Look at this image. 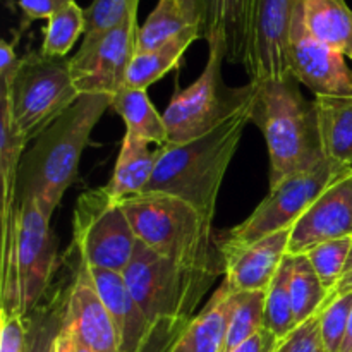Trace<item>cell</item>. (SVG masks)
<instances>
[{
    "mask_svg": "<svg viewBox=\"0 0 352 352\" xmlns=\"http://www.w3.org/2000/svg\"><path fill=\"white\" fill-rule=\"evenodd\" d=\"M205 26V0H158L138 34V52L160 47L191 28Z\"/></svg>",
    "mask_w": 352,
    "mask_h": 352,
    "instance_id": "20",
    "label": "cell"
},
{
    "mask_svg": "<svg viewBox=\"0 0 352 352\" xmlns=\"http://www.w3.org/2000/svg\"><path fill=\"white\" fill-rule=\"evenodd\" d=\"M138 7L140 0H93L85 9L82 40H93L127 23L138 16Z\"/></svg>",
    "mask_w": 352,
    "mask_h": 352,
    "instance_id": "30",
    "label": "cell"
},
{
    "mask_svg": "<svg viewBox=\"0 0 352 352\" xmlns=\"http://www.w3.org/2000/svg\"><path fill=\"white\" fill-rule=\"evenodd\" d=\"M254 0H205L203 38L223 52L230 64L246 62L248 34Z\"/></svg>",
    "mask_w": 352,
    "mask_h": 352,
    "instance_id": "17",
    "label": "cell"
},
{
    "mask_svg": "<svg viewBox=\"0 0 352 352\" xmlns=\"http://www.w3.org/2000/svg\"><path fill=\"white\" fill-rule=\"evenodd\" d=\"M291 278L292 254H287L268 287L265 302V329L270 330L277 339H284L298 327L292 309Z\"/></svg>",
    "mask_w": 352,
    "mask_h": 352,
    "instance_id": "27",
    "label": "cell"
},
{
    "mask_svg": "<svg viewBox=\"0 0 352 352\" xmlns=\"http://www.w3.org/2000/svg\"><path fill=\"white\" fill-rule=\"evenodd\" d=\"M253 82V81H251ZM251 122L263 133L270 157V188L311 170L327 160L318 129L315 100L302 96L292 76L254 82Z\"/></svg>",
    "mask_w": 352,
    "mask_h": 352,
    "instance_id": "3",
    "label": "cell"
},
{
    "mask_svg": "<svg viewBox=\"0 0 352 352\" xmlns=\"http://www.w3.org/2000/svg\"><path fill=\"white\" fill-rule=\"evenodd\" d=\"M289 76L318 96H352V69L346 57L306 31L298 2L289 34Z\"/></svg>",
    "mask_w": 352,
    "mask_h": 352,
    "instance_id": "13",
    "label": "cell"
},
{
    "mask_svg": "<svg viewBox=\"0 0 352 352\" xmlns=\"http://www.w3.org/2000/svg\"><path fill=\"white\" fill-rule=\"evenodd\" d=\"M275 352H327L320 330V316H313L296 327L284 339H278Z\"/></svg>",
    "mask_w": 352,
    "mask_h": 352,
    "instance_id": "33",
    "label": "cell"
},
{
    "mask_svg": "<svg viewBox=\"0 0 352 352\" xmlns=\"http://www.w3.org/2000/svg\"><path fill=\"white\" fill-rule=\"evenodd\" d=\"M52 352H93L91 349L85 346V344L79 342L74 336H72L71 330L62 323L60 330H58L57 337L54 340V346H52Z\"/></svg>",
    "mask_w": 352,
    "mask_h": 352,
    "instance_id": "38",
    "label": "cell"
},
{
    "mask_svg": "<svg viewBox=\"0 0 352 352\" xmlns=\"http://www.w3.org/2000/svg\"><path fill=\"white\" fill-rule=\"evenodd\" d=\"M110 109L116 110L126 122V131L146 143L158 146L167 144V127L164 116L158 113L146 89H134L124 86L120 91L110 96Z\"/></svg>",
    "mask_w": 352,
    "mask_h": 352,
    "instance_id": "24",
    "label": "cell"
},
{
    "mask_svg": "<svg viewBox=\"0 0 352 352\" xmlns=\"http://www.w3.org/2000/svg\"><path fill=\"white\" fill-rule=\"evenodd\" d=\"M351 168L327 158L311 170L291 175L275 188H270V192L244 222L219 236V244L246 246L270 234L292 229L315 199Z\"/></svg>",
    "mask_w": 352,
    "mask_h": 352,
    "instance_id": "10",
    "label": "cell"
},
{
    "mask_svg": "<svg viewBox=\"0 0 352 352\" xmlns=\"http://www.w3.org/2000/svg\"><path fill=\"white\" fill-rule=\"evenodd\" d=\"M71 278L52 285L40 305L26 318V352H52V346L64 323Z\"/></svg>",
    "mask_w": 352,
    "mask_h": 352,
    "instance_id": "25",
    "label": "cell"
},
{
    "mask_svg": "<svg viewBox=\"0 0 352 352\" xmlns=\"http://www.w3.org/2000/svg\"><path fill=\"white\" fill-rule=\"evenodd\" d=\"M351 292H352V246H351V251H349V256H347L346 267H344L342 277H340L337 287L333 289V291L329 294V298H327V301H325V305H323L322 311L327 308V306L330 305V302L336 301L337 298H340V296L351 294ZM322 311H320V313H322ZM320 313H318V315H320Z\"/></svg>",
    "mask_w": 352,
    "mask_h": 352,
    "instance_id": "39",
    "label": "cell"
},
{
    "mask_svg": "<svg viewBox=\"0 0 352 352\" xmlns=\"http://www.w3.org/2000/svg\"><path fill=\"white\" fill-rule=\"evenodd\" d=\"M301 17L313 38L352 58V10L346 0H301Z\"/></svg>",
    "mask_w": 352,
    "mask_h": 352,
    "instance_id": "21",
    "label": "cell"
},
{
    "mask_svg": "<svg viewBox=\"0 0 352 352\" xmlns=\"http://www.w3.org/2000/svg\"><path fill=\"white\" fill-rule=\"evenodd\" d=\"M340 352H352V309H351V318H349V329H347L346 340H344L342 351Z\"/></svg>",
    "mask_w": 352,
    "mask_h": 352,
    "instance_id": "40",
    "label": "cell"
},
{
    "mask_svg": "<svg viewBox=\"0 0 352 352\" xmlns=\"http://www.w3.org/2000/svg\"><path fill=\"white\" fill-rule=\"evenodd\" d=\"M251 107L253 102L189 143L162 144L157 167L144 192L175 196L213 220L226 172L251 122Z\"/></svg>",
    "mask_w": 352,
    "mask_h": 352,
    "instance_id": "2",
    "label": "cell"
},
{
    "mask_svg": "<svg viewBox=\"0 0 352 352\" xmlns=\"http://www.w3.org/2000/svg\"><path fill=\"white\" fill-rule=\"evenodd\" d=\"M291 229L270 234L246 246H220L226 282L234 292L268 291L282 261L289 254Z\"/></svg>",
    "mask_w": 352,
    "mask_h": 352,
    "instance_id": "16",
    "label": "cell"
},
{
    "mask_svg": "<svg viewBox=\"0 0 352 352\" xmlns=\"http://www.w3.org/2000/svg\"><path fill=\"white\" fill-rule=\"evenodd\" d=\"M0 352H26V318L0 311Z\"/></svg>",
    "mask_w": 352,
    "mask_h": 352,
    "instance_id": "34",
    "label": "cell"
},
{
    "mask_svg": "<svg viewBox=\"0 0 352 352\" xmlns=\"http://www.w3.org/2000/svg\"><path fill=\"white\" fill-rule=\"evenodd\" d=\"M110 109L109 95H81L24 151L17 175V201L31 198L47 217L78 177L79 160L89 136Z\"/></svg>",
    "mask_w": 352,
    "mask_h": 352,
    "instance_id": "1",
    "label": "cell"
},
{
    "mask_svg": "<svg viewBox=\"0 0 352 352\" xmlns=\"http://www.w3.org/2000/svg\"><path fill=\"white\" fill-rule=\"evenodd\" d=\"M351 246L352 237H342V239H333L318 244L313 250H309L308 253H305L311 267L315 268L320 282L325 287L327 294H330L339 284L344 267H346L347 256H349Z\"/></svg>",
    "mask_w": 352,
    "mask_h": 352,
    "instance_id": "31",
    "label": "cell"
},
{
    "mask_svg": "<svg viewBox=\"0 0 352 352\" xmlns=\"http://www.w3.org/2000/svg\"><path fill=\"white\" fill-rule=\"evenodd\" d=\"M138 241L181 267L219 275L226 272L212 222L170 195L144 192L120 201Z\"/></svg>",
    "mask_w": 352,
    "mask_h": 352,
    "instance_id": "4",
    "label": "cell"
},
{
    "mask_svg": "<svg viewBox=\"0 0 352 352\" xmlns=\"http://www.w3.org/2000/svg\"><path fill=\"white\" fill-rule=\"evenodd\" d=\"M158 157H160V146L151 150L150 143L126 131L112 179L105 189L119 201L143 195L157 167Z\"/></svg>",
    "mask_w": 352,
    "mask_h": 352,
    "instance_id": "19",
    "label": "cell"
},
{
    "mask_svg": "<svg viewBox=\"0 0 352 352\" xmlns=\"http://www.w3.org/2000/svg\"><path fill=\"white\" fill-rule=\"evenodd\" d=\"M64 325L93 352H120L116 323L89 277L88 267L78 258L72 265Z\"/></svg>",
    "mask_w": 352,
    "mask_h": 352,
    "instance_id": "15",
    "label": "cell"
},
{
    "mask_svg": "<svg viewBox=\"0 0 352 352\" xmlns=\"http://www.w3.org/2000/svg\"><path fill=\"white\" fill-rule=\"evenodd\" d=\"M69 71V58L41 52L23 55L7 85L0 86V105L26 143L36 140L79 98Z\"/></svg>",
    "mask_w": 352,
    "mask_h": 352,
    "instance_id": "7",
    "label": "cell"
},
{
    "mask_svg": "<svg viewBox=\"0 0 352 352\" xmlns=\"http://www.w3.org/2000/svg\"><path fill=\"white\" fill-rule=\"evenodd\" d=\"M299 0H254L246 47V67L253 82L289 78V34Z\"/></svg>",
    "mask_w": 352,
    "mask_h": 352,
    "instance_id": "12",
    "label": "cell"
},
{
    "mask_svg": "<svg viewBox=\"0 0 352 352\" xmlns=\"http://www.w3.org/2000/svg\"><path fill=\"white\" fill-rule=\"evenodd\" d=\"M223 60L226 55L222 50L208 47V60L201 76L189 88H175L164 112L167 143H189L215 129L253 102L256 85L250 81L239 88L227 86L222 76Z\"/></svg>",
    "mask_w": 352,
    "mask_h": 352,
    "instance_id": "8",
    "label": "cell"
},
{
    "mask_svg": "<svg viewBox=\"0 0 352 352\" xmlns=\"http://www.w3.org/2000/svg\"><path fill=\"white\" fill-rule=\"evenodd\" d=\"M342 237H352V168L333 181L292 226L289 254H305Z\"/></svg>",
    "mask_w": 352,
    "mask_h": 352,
    "instance_id": "14",
    "label": "cell"
},
{
    "mask_svg": "<svg viewBox=\"0 0 352 352\" xmlns=\"http://www.w3.org/2000/svg\"><path fill=\"white\" fill-rule=\"evenodd\" d=\"M278 339L267 329H261L256 336L244 340L232 352H275Z\"/></svg>",
    "mask_w": 352,
    "mask_h": 352,
    "instance_id": "36",
    "label": "cell"
},
{
    "mask_svg": "<svg viewBox=\"0 0 352 352\" xmlns=\"http://www.w3.org/2000/svg\"><path fill=\"white\" fill-rule=\"evenodd\" d=\"M352 309V292L340 296L320 313V330L327 352L342 351Z\"/></svg>",
    "mask_w": 352,
    "mask_h": 352,
    "instance_id": "32",
    "label": "cell"
},
{
    "mask_svg": "<svg viewBox=\"0 0 352 352\" xmlns=\"http://www.w3.org/2000/svg\"><path fill=\"white\" fill-rule=\"evenodd\" d=\"M122 275L151 325L175 337L195 318L196 308L219 278L165 260L141 243Z\"/></svg>",
    "mask_w": 352,
    "mask_h": 352,
    "instance_id": "6",
    "label": "cell"
},
{
    "mask_svg": "<svg viewBox=\"0 0 352 352\" xmlns=\"http://www.w3.org/2000/svg\"><path fill=\"white\" fill-rule=\"evenodd\" d=\"M351 60H352V58H351Z\"/></svg>",
    "mask_w": 352,
    "mask_h": 352,
    "instance_id": "41",
    "label": "cell"
},
{
    "mask_svg": "<svg viewBox=\"0 0 352 352\" xmlns=\"http://www.w3.org/2000/svg\"><path fill=\"white\" fill-rule=\"evenodd\" d=\"M315 107L325 157L352 167V96H318Z\"/></svg>",
    "mask_w": 352,
    "mask_h": 352,
    "instance_id": "23",
    "label": "cell"
},
{
    "mask_svg": "<svg viewBox=\"0 0 352 352\" xmlns=\"http://www.w3.org/2000/svg\"><path fill=\"white\" fill-rule=\"evenodd\" d=\"M265 302L267 291L237 292L227 330L226 352H232L239 344L265 329Z\"/></svg>",
    "mask_w": 352,
    "mask_h": 352,
    "instance_id": "29",
    "label": "cell"
},
{
    "mask_svg": "<svg viewBox=\"0 0 352 352\" xmlns=\"http://www.w3.org/2000/svg\"><path fill=\"white\" fill-rule=\"evenodd\" d=\"M31 198L16 201L12 222L0 236V311L28 318L54 285L57 243Z\"/></svg>",
    "mask_w": 352,
    "mask_h": 352,
    "instance_id": "5",
    "label": "cell"
},
{
    "mask_svg": "<svg viewBox=\"0 0 352 352\" xmlns=\"http://www.w3.org/2000/svg\"><path fill=\"white\" fill-rule=\"evenodd\" d=\"M236 294L222 282L205 308L186 325L170 352H226L227 330Z\"/></svg>",
    "mask_w": 352,
    "mask_h": 352,
    "instance_id": "18",
    "label": "cell"
},
{
    "mask_svg": "<svg viewBox=\"0 0 352 352\" xmlns=\"http://www.w3.org/2000/svg\"><path fill=\"white\" fill-rule=\"evenodd\" d=\"M138 16L116 30L82 40L78 54L69 58V71L79 95L113 96L126 86L127 71L138 52Z\"/></svg>",
    "mask_w": 352,
    "mask_h": 352,
    "instance_id": "11",
    "label": "cell"
},
{
    "mask_svg": "<svg viewBox=\"0 0 352 352\" xmlns=\"http://www.w3.org/2000/svg\"><path fill=\"white\" fill-rule=\"evenodd\" d=\"M85 9L74 0L62 7L47 19L43 34L41 54L54 58H67V54L74 47L81 34H85Z\"/></svg>",
    "mask_w": 352,
    "mask_h": 352,
    "instance_id": "28",
    "label": "cell"
},
{
    "mask_svg": "<svg viewBox=\"0 0 352 352\" xmlns=\"http://www.w3.org/2000/svg\"><path fill=\"white\" fill-rule=\"evenodd\" d=\"M327 296L329 294L320 282L315 268L309 263L308 256L306 254L292 256L291 298L296 325H301L318 315L325 305Z\"/></svg>",
    "mask_w": 352,
    "mask_h": 352,
    "instance_id": "26",
    "label": "cell"
},
{
    "mask_svg": "<svg viewBox=\"0 0 352 352\" xmlns=\"http://www.w3.org/2000/svg\"><path fill=\"white\" fill-rule=\"evenodd\" d=\"M199 38H203L201 28H191V30L182 31L177 36L170 38L153 50L136 52L129 65V71H127V88H150L153 82H157L165 74L179 67L186 50Z\"/></svg>",
    "mask_w": 352,
    "mask_h": 352,
    "instance_id": "22",
    "label": "cell"
},
{
    "mask_svg": "<svg viewBox=\"0 0 352 352\" xmlns=\"http://www.w3.org/2000/svg\"><path fill=\"white\" fill-rule=\"evenodd\" d=\"M21 57L16 55V47L14 43L2 40L0 41V86L7 85L12 79L17 65H19Z\"/></svg>",
    "mask_w": 352,
    "mask_h": 352,
    "instance_id": "37",
    "label": "cell"
},
{
    "mask_svg": "<svg viewBox=\"0 0 352 352\" xmlns=\"http://www.w3.org/2000/svg\"><path fill=\"white\" fill-rule=\"evenodd\" d=\"M72 246L86 267L122 274L138 248V237L119 199L103 188L88 189L76 201Z\"/></svg>",
    "mask_w": 352,
    "mask_h": 352,
    "instance_id": "9",
    "label": "cell"
},
{
    "mask_svg": "<svg viewBox=\"0 0 352 352\" xmlns=\"http://www.w3.org/2000/svg\"><path fill=\"white\" fill-rule=\"evenodd\" d=\"M71 0H19L21 12H23V28L30 26L33 21L50 19L57 10L67 6Z\"/></svg>",
    "mask_w": 352,
    "mask_h": 352,
    "instance_id": "35",
    "label": "cell"
}]
</instances>
